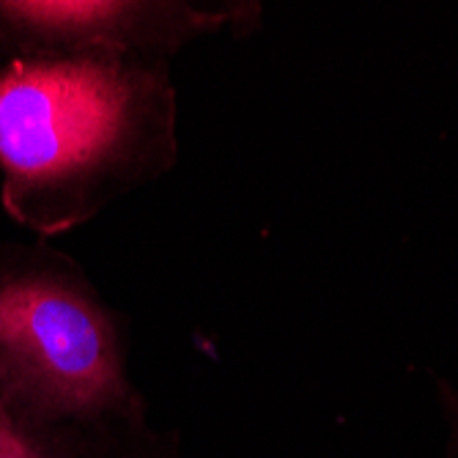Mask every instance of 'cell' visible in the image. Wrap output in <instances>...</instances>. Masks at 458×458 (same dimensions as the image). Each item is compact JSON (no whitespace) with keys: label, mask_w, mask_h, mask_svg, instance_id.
<instances>
[{"label":"cell","mask_w":458,"mask_h":458,"mask_svg":"<svg viewBox=\"0 0 458 458\" xmlns=\"http://www.w3.org/2000/svg\"><path fill=\"white\" fill-rule=\"evenodd\" d=\"M176 162L171 61H0V203L22 228L74 231Z\"/></svg>","instance_id":"1"},{"label":"cell","mask_w":458,"mask_h":458,"mask_svg":"<svg viewBox=\"0 0 458 458\" xmlns=\"http://www.w3.org/2000/svg\"><path fill=\"white\" fill-rule=\"evenodd\" d=\"M0 401L64 450L148 418L121 313L45 244L0 242Z\"/></svg>","instance_id":"2"},{"label":"cell","mask_w":458,"mask_h":458,"mask_svg":"<svg viewBox=\"0 0 458 458\" xmlns=\"http://www.w3.org/2000/svg\"><path fill=\"white\" fill-rule=\"evenodd\" d=\"M264 6L223 0H0L4 58H162L261 28Z\"/></svg>","instance_id":"3"},{"label":"cell","mask_w":458,"mask_h":458,"mask_svg":"<svg viewBox=\"0 0 458 458\" xmlns=\"http://www.w3.org/2000/svg\"><path fill=\"white\" fill-rule=\"evenodd\" d=\"M72 458H184L174 431H157L148 418L121 423L69 447Z\"/></svg>","instance_id":"4"},{"label":"cell","mask_w":458,"mask_h":458,"mask_svg":"<svg viewBox=\"0 0 458 458\" xmlns=\"http://www.w3.org/2000/svg\"><path fill=\"white\" fill-rule=\"evenodd\" d=\"M0 458H72V453L33 434L0 401Z\"/></svg>","instance_id":"5"},{"label":"cell","mask_w":458,"mask_h":458,"mask_svg":"<svg viewBox=\"0 0 458 458\" xmlns=\"http://www.w3.org/2000/svg\"><path fill=\"white\" fill-rule=\"evenodd\" d=\"M437 403L445 423V447L442 458H458V385L450 379H437Z\"/></svg>","instance_id":"6"}]
</instances>
